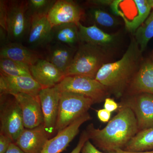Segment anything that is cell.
<instances>
[{
    "label": "cell",
    "instance_id": "6da1fadb",
    "mask_svg": "<svg viewBox=\"0 0 153 153\" xmlns=\"http://www.w3.org/2000/svg\"><path fill=\"white\" fill-rule=\"evenodd\" d=\"M85 130L88 139L105 152L123 149L139 132L133 111L129 107L121 104L117 114L104 128H96L91 123Z\"/></svg>",
    "mask_w": 153,
    "mask_h": 153
},
{
    "label": "cell",
    "instance_id": "7a4b0ae2",
    "mask_svg": "<svg viewBox=\"0 0 153 153\" xmlns=\"http://www.w3.org/2000/svg\"><path fill=\"white\" fill-rule=\"evenodd\" d=\"M142 53L132 36L122 58L103 65L95 79L106 88L110 95L117 98L122 97L143 61Z\"/></svg>",
    "mask_w": 153,
    "mask_h": 153
},
{
    "label": "cell",
    "instance_id": "3957f363",
    "mask_svg": "<svg viewBox=\"0 0 153 153\" xmlns=\"http://www.w3.org/2000/svg\"><path fill=\"white\" fill-rule=\"evenodd\" d=\"M113 55L94 45L81 43L64 76H82L95 79L103 65L113 62Z\"/></svg>",
    "mask_w": 153,
    "mask_h": 153
},
{
    "label": "cell",
    "instance_id": "277c9868",
    "mask_svg": "<svg viewBox=\"0 0 153 153\" xmlns=\"http://www.w3.org/2000/svg\"><path fill=\"white\" fill-rule=\"evenodd\" d=\"M59 111L55 132H59L88 112L93 100L85 96L70 91H60Z\"/></svg>",
    "mask_w": 153,
    "mask_h": 153
},
{
    "label": "cell",
    "instance_id": "5b68a950",
    "mask_svg": "<svg viewBox=\"0 0 153 153\" xmlns=\"http://www.w3.org/2000/svg\"><path fill=\"white\" fill-rule=\"evenodd\" d=\"M0 133L14 143L25 128L20 107L11 94H0Z\"/></svg>",
    "mask_w": 153,
    "mask_h": 153
},
{
    "label": "cell",
    "instance_id": "8992f818",
    "mask_svg": "<svg viewBox=\"0 0 153 153\" xmlns=\"http://www.w3.org/2000/svg\"><path fill=\"white\" fill-rule=\"evenodd\" d=\"M31 22L27 1H7V25L9 42L22 43L26 39Z\"/></svg>",
    "mask_w": 153,
    "mask_h": 153
},
{
    "label": "cell",
    "instance_id": "52a82bcc",
    "mask_svg": "<svg viewBox=\"0 0 153 153\" xmlns=\"http://www.w3.org/2000/svg\"><path fill=\"white\" fill-rule=\"evenodd\" d=\"M55 87L60 91H70L85 96L94 103L104 101L110 95L106 88L99 81L85 76H65Z\"/></svg>",
    "mask_w": 153,
    "mask_h": 153
},
{
    "label": "cell",
    "instance_id": "ba28073f",
    "mask_svg": "<svg viewBox=\"0 0 153 153\" xmlns=\"http://www.w3.org/2000/svg\"><path fill=\"white\" fill-rule=\"evenodd\" d=\"M77 26L81 43L94 45L112 55L121 44L122 37L120 33L108 34L95 25L86 27L80 22L77 24Z\"/></svg>",
    "mask_w": 153,
    "mask_h": 153
},
{
    "label": "cell",
    "instance_id": "9c48e42d",
    "mask_svg": "<svg viewBox=\"0 0 153 153\" xmlns=\"http://www.w3.org/2000/svg\"><path fill=\"white\" fill-rule=\"evenodd\" d=\"M120 104L129 107L136 117L139 131L153 128V95L143 93L127 95Z\"/></svg>",
    "mask_w": 153,
    "mask_h": 153
},
{
    "label": "cell",
    "instance_id": "30bf717a",
    "mask_svg": "<svg viewBox=\"0 0 153 153\" xmlns=\"http://www.w3.org/2000/svg\"><path fill=\"white\" fill-rule=\"evenodd\" d=\"M44 117V125L49 138L55 132L60 92L55 87L42 88L38 95Z\"/></svg>",
    "mask_w": 153,
    "mask_h": 153
},
{
    "label": "cell",
    "instance_id": "8fae6325",
    "mask_svg": "<svg viewBox=\"0 0 153 153\" xmlns=\"http://www.w3.org/2000/svg\"><path fill=\"white\" fill-rule=\"evenodd\" d=\"M85 13L76 2L71 0H58L50 10L47 17L52 27L68 23L77 25Z\"/></svg>",
    "mask_w": 153,
    "mask_h": 153
},
{
    "label": "cell",
    "instance_id": "7c38bea8",
    "mask_svg": "<svg viewBox=\"0 0 153 153\" xmlns=\"http://www.w3.org/2000/svg\"><path fill=\"white\" fill-rule=\"evenodd\" d=\"M88 112L70 124L57 135L48 140L41 153H60L64 151L79 132L82 124L91 119Z\"/></svg>",
    "mask_w": 153,
    "mask_h": 153
},
{
    "label": "cell",
    "instance_id": "4fadbf2b",
    "mask_svg": "<svg viewBox=\"0 0 153 153\" xmlns=\"http://www.w3.org/2000/svg\"><path fill=\"white\" fill-rule=\"evenodd\" d=\"M42 89L32 76L12 77L0 74V94L20 93L38 97Z\"/></svg>",
    "mask_w": 153,
    "mask_h": 153
},
{
    "label": "cell",
    "instance_id": "5bb4252c",
    "mask_svg": "<svg viewBox=\"0 0 153 153\" xmlns=\"http://www.w3.org/2000/svg\"><path fill=\"white\" fill-rule=\"evenodd\" d=\"M22 111L24 126L33 128L44 124V117L39 98L24 93L13 94Z\"/></svg>",
    "mask_w": 153,
    "mask_h": 153
},
{
    "label": "cell",
    "instance_id": "9a60e30c",
    "mask_svg": "<svg viewBox=\"0 0 153 153\" xmlns=\"http://www.w3.org/2000/svg\"><path fill=\"white\" fill-rule=\"evenodd\" d=\"M26 40L28 47L32 49L46 47L52 43V26L47 16L31 18L30 30Z\"/></svg>",
    "mask_w": 153,
    "mask_h": 153
},
{
    "label": "cell",
    "instance_id": "2e32d148",
    "mask_svg": "<svg viewBox=\"0 0 153 153\" xmlns=\"http://www.w3.org/2000/svg\"><path fill=\"white\" fill-rule=\"evenodd\" d=\"M49 139L43 124L34 128L24 129L15 143L25 153H41Z\"/></svg>",
    "mask_w": 153,
    "mask_h": 153
},
{
    "label": "cell",
    "instance_id": "e0dca14e",
    "mask_svg": "<svg viewBox=\"0 0 153 153\" xmlns=\"http://www.w3.org/2000/svg\"><path fill=\"white\" fill-rule=\"evenodd\" d=\"M30 71L32 77L42 88L55 87L65 77L63 72L43 58L30 66Z\"/></svg>",
    "mask_w": 153,
    "mask_h": 153
},
{
    "label": "cell",
    "instance_id": "ac0fdd59",
    "mask_svg": "<svg viewBox=\"0 0 153 153\" xmlns=\"http://www.w3.org/2000/svg\"><path fill=\"white\" fill-rule=\"evenodd\" d=\"M0 58L11 59L31 66L42 57L39 52L22 43L9 42L1 46Z\"/></svg>",
    "mask_w": 153,
    "mask_h": 153
},
{
    "label": "cell",
    "instance_id": "d6986e66",
    "mask_svg": "<svg viewBox=\"0 0 153 153\" xmlns=\"http://www.w3.org/2000/svg\"><path fill=\"white\" fill-rule=\"evenodd\" d=\"M143 93L153 95V63L150 59L143 60L126 92L127 95Z\"/></svg>",
    "mask_w": 153,
    "mask_h": 153
},
{
    "label": "cell",
    "instance_id": "ffe728a7",
    "mask_svg": "<svg viewBox=\"0 0 153 153\" xmlns=\"http://www.w3.org/2000/svg\"><path fill=\"white\" fill-rule=\"evenodd\" d=\"M46 60L57 67L63 74L72 62L77 48L52 42L48 46Z\"/></svg>",
    "mask_w": 153,
    "mask_h": 153
},
{
    "label": "cell",
    "instance_id": "44dd1931",
    "mask_svg": "<svg viewBox=\"0 0 153 153\" xmlns=\"http://www.w3.org/2000/svg\"><path fill=\"white\" fill-rule=\"evenodd\" d=\"M53 41L73 48H77L81 43L79 29L76 24H64L52 27Z\"/></svg>",
    "mask_w": 153,
    "mask_h": 153
},
{
    "label": "cell",
    "instance_id": "7402d4cb",
    "mask_svg": "<svg viewBox=\"0 0 153 153\" xmlns=\"http://www.w3.org/2000/svg\"><path fill=\"white\" fill-rule=\"evenodd\" d=\"M123 149L131 152L153 150V128L139 131Z\"/></svg>",
    "mask_w": 153,
    "mask_h": 153
},
{
    "label": "cell",
    "instance_id": "603a6c76",
    "mask_svg": "<svg viewBox=\"0 0 153 153\" xmlns=\"http://www.w3.org/2000/svg\"><path fill=\"white\" fill-rule=\"evenodd\" d=\"M0 71L3 75L12 77L32 76L30 66L7 58H0Z\"/></svg>",
    "mask_w": 153,
    "mask_h": 153
},
{
    "label": "cell",
    "instance_id": "cb8c5ba5",
    "mask_svg": "<svg viewBox=\"0 0 153 153\" xmlns=\"http://www.w3.org/2000/svg\"><path fill=\"white\" fill-rule=\"evenodd\" d=\"M87 11V16L94 25L105 27H113L119 24L118 20L99 7L91 6Z\"/></svg>",
    "mask_w": 153,
    "mask_h": 153
},
{
    "label": "cell",
    "instance_id": "d4e9b609",
    "mask_svg": "<svg viewBox=\"0 0 153 153\" xmlns=\"http://www.w3.org/2000/svg\"><path fill=\"white\" fill-rule=\"evenodd\" d=\"M133 35L141 51L143 52L147 47L148 43L153 38V10Z\"/></svg>",
    "mask_w": 153,
    "mask_h": 153
},
{
    "label": "cell",
    "instance_id": "484cf974",
    "mask_svg": "<svg viewBox=\"0 0 153 153\" xmlns=\"http://www.w3.org/2000/svg\"><path fill=\"white\" fill-rule=\"evenodd\" d=\"M138 7L137 13L132 22L125 24L126 29L133 33L140 27L149 16L152 8L148 0H134Z\"/></svg>",
    "mask_w": 153,
    "mask_h": 153
},
{
    "label": "cell",
    "instance_id": "4316f807",
    "mask_svg": "<svg viewBox=\"0 0 153 153\" xmlns=\"http://www.w3.org/2000/svg\"><path fill=\"white\" fill-rule=\"evenodd\" d=\"M55 1V0L27 1L28 13L31 18L47 16Z\"/></svg>",
    "mask_w": 153,
    "mask_h": 153
},
{
    "label": "cell",
    "instance_id": "83f0119b",
    "mask_svg": "<svg viewBox=\"0 0 153 153\" xmlns=\"http://www.w3.org/2000/svg\"><path fill=\"white\" fill-rule=\"evenodd\" d=\"M7 1H0V27L7 32Z\"/></svg>",
    "mask_w": 153,
    "mask_h": 153
},
{
    "label": "cell",
    "instance_id": "f1b7e54d",
    "mask_svg": "<svg viewBox=\"0 0 153 153\" xmlns=\"http://www.w3.org/2000/svg\"><path fill=\"white\" fill-rule=\"evenodd\" d=\"M13 143L10 138L0 133V153H5Z\"/></svg>",
    "mask_w": 153,
    "mask_h": 153
},
{
    "label": "cell",
    "instance_id": "f546056e",
    "mask_svg": "<svg viewBox=\"0 0 153 153\" xmlns=\"http://www.w3.org/2000/svg\"><path fill=\"white\" fill-rule=\"evenodd\" d=\"M88 140V138L87 133L85 130L83 131L80 135L79 141L76 147L70 153H80L82 147Z\"/></svg>",
    "mask_w": 153,
    "mask_h": 153
},
{
    "label": "cell",
    "instance_id": "4dcf8cb0",
    "mask_svg": "<svg viewBox=\"0 0 153 153\" xmlns=\"http://www.w3.org/2000/svg\"><path fill=\"white\" fill-rule=\"evenodd\" d=\"M80 153H103L91 142L90 140H88L82 147Z\"/></svg>",
    "mask_w": 153,
    "mask_h": 153
},
{
    "label": "cell",
    "instance_id": "1f68e13d",
    "mask_svg": "<svg viewBox=\"0 0 153 153\" xmlns=\"http://www.w3.org/2000/svg\"><path fill=\"white\" fill-rule=\"evenodd\" d=\"M104 108L112 112L115 111L118 109L119 105L112 98L107 97L105 100Z\"/></svg>",
    "mask_w": 153,
    "mask_h": 153
},
{
    "label": "cell",
    "instance_id": "d6a6232c",
    "mask_svg": "<svg viewBox=\"0 0 153 153\" xmlns=\"http://www.w3.org/2000/svg\"><path fill=\"white\" fill-rule=\"evenodd\" d=\"M97 117L102 123L108 122L110 119L111 112L103 108L97 111Z\"/></svg>",
    "mask_w": 153,
    "mask_h": 153
},
{
    "label": "cell",
    "instance_id": "836d02e7",
    "mask_svg": "<svg viewBox=\"0 0 153 153\" xmlns=\"http://www.w3.org/2000/svg\"><path fill=\"white\" fill-rule=\"evenodd\" d=\"M113 2L112 0H89L86 1L89 5L95 7L110 6Z\"/></svg>",
    "mask_w": 153,
    "mask_h": 153
},
{
    "label": "cell",
    "instance_id": "e575fe53",
    "mask_svg": "<svg viewBox=\"0 0 153 153\" xmlns=\"http://www.w3.org/2000/svg\"><path fill=\"white\" fill-rule=\"evenodd\" d=\"M5 153H25L14 143H12Z\"/></svg>",
    "mask_w": 153,
    "mask_h": 153
},
{
    "label": "cell",
    "instance_id": "d590c367",
    "mask_svg": "<svg viewBox=\"0 0 153 153\" xmlns=\"http://www.w3.org/2000/svg\"><path fill=\"white\" fill-rule=\"evenodd\" d=\"M105 153H153V150L146 152H131L126 151L123 149H119L110 152H106Z\"/></svg>",
    "mask_w": 153,
    "mask_h": 153
},
{
    "label": "cell",
    "instance_id": "8d00e7d4",
    "mask_svg": "<svg viewBox=\"0 0 153 153\" xmlns=\"http://www.w3.org/2000/svg\"><path fill=\"white\" fill-rule=\"evenodd\" d=\"M148 2L150 6L152 8V9L153 10V0H148Z\"/></svg>",
    "mask_w": 153,
    "mask_h": 153
},
{
    "label": "cell",
    "instance_id": "74e56055",
    "mask_svg": "<svg viewBox=\"0 0 153 153\" xmlns=\"http://www.w3.org/2000/svg\"><path fill=\"white\" fill-rule=\"evenodd\" d=\"M151 60H152V62L153 63V50L152 52V56H151Z\"/></svg>",
    "mask_w": 153,
    "mask_h": 153
}]
</instances>
